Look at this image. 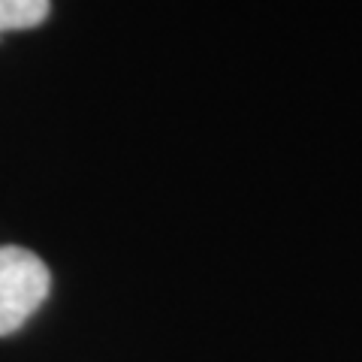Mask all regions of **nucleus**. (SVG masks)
<instances>
[{
  "label": "nucleus",
  "instance_id": "1",
  "mask_svg": "<svg viewBox=\"0 0 362 362\" xmlns=\"http://www.w3.org/2000/svg\"><path fill=\"white\" fill-rule=\"evenodd\" d=\"M52 275L42 259L18 245L0 247V338L25 326L49 299Z\"/></svg>",
  "mask_w": 362,
  "mask_h": 362
},
{
  "label": "nucleus",
  "instance_id": "2",
  "mask_svg": "<svg viewBox=\"0 0 362 362\" xmlns=\"http://www.w3.org/2000/svg\"><path fill=\"white\" fill-rule=\"evenodd\" d=\"M49 16V0H0V33L37 28Z\"/></svg>",
  "mask_w": 362,
  "mask_h": 362
}]
</instances>
